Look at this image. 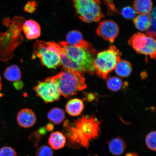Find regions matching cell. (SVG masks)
I'll use <instances>...</instances> for the list:
<instances>
[{"mask_svg": "<svg viewBox=\"0 0 156 156\" xmlns=\"http://www.w3.org/2000/svg\"><path fill=\"white\" fill-rule=\"evenodd\" d=\"M36 156H53V151L50 146L44 145L41 146L37 150Z\"/></svg>", "mask_w": 156, "mask_h": 156, "instance_id": "24", "label": "cell"}, {"mask_svg": "<svg viewBox=\"0 0 156 156\" xmlns=\"http://www.w3.org/2000/svg\"><path fill=\"white\" fill-rule=\"evenodd\" d=\"M156 132L152 131L147 134L146 138V144L147 147L152 151H156Z\"/></svg>", "mask_w": 156, "mask_h": 156, "instance_id": "22", "label": "cell"}, {"mask_svg": "<svg viewBox=\"0 0 156 156\" xmlns=\"http://www.w3.org/2000/svg\"><path fill=\"white\" fill-rule=\"evenodd\" d=\"M100 122L94 116H83L69 127L68 137L73 143L87 147L98 136Z\"/></svg>", "mask_w": 156, "mask_h": 156, "instance_id": "2", "label": "cell"}, {"mask_svg": "<svg viewBox=\"0 0 156 156\" xmlns=\"http://www.w3.org/2000/svg\"><path fill=\"white\" fill-rule=\"evenodd\" d=\"M107 86L108 88L113 91H117L122 87V80L118 77H110L107 80Z\"/></svg>", "mask_w": 156, "mask_h": 156, "instance_id": "21", "label": "cell"}, {"mask_svg": "<svg viewBox=\"0 0 156 156\" xmlns=\"http://www.w3.org/2000/svg\"><path fill=\"white\" fill-rule=\"evenodd\" d=\"M2 90V83H1V76H0V91Z\"/></svg>", "mask_w": 156, "mask_h": 156, "instance_id": "30", "label": "cell"}, {"mask_svg": "<svg viewBox=\"0 0 156 156\" xmlns=\"http://www.w3.org/2000/svg\"><path fill=\"white\" fill-rule=\"evenodd\" d=\"M84 105L81 99L75 98L72 99L67 103L66 106V111L70 116H77L80 115L84 109Z\"/></svg>", "mask_w": 156, "mask_h": 156, "instance_id": "14", "label": "cell"}, {"mask_svg": "<svg viewBox=\"0 0 156 156\" xmlns=\"http://www.w3.org/2000/svg\"><path fill=\"white\" fill-rule=\"evenodd\" d=\"M115 69L117 75L122 77H128L132 71L131 64L125 60H120L116 64Z\"/></svg>", "mask_w": 156, "mask_h": 156, "instance_id": "20", "label": "cell"}, {"mask_svg": "<svg viewBox=\"0 0 156 156\" xmlns=\"http://www.w3.org/2000/svg\"><path fill=\"white\" fill-rule=\"evenodd\" d=\"M109 149L113 155H120L125 151L126 144L122 138L119 137L114 138L109 142Z\"/></svg>", "mask_w": 156, "mask_h": 156, "instance_id": "16", "label": "cell"}, {"mask_svg": "<svg viewBox=\"0 0 156 156\" xmlns=\"http://www.w3.org/2000/svg\"><path fill=\"white\" fill-rule=\"evenodd\" d=\"M52 124H48L46 126V130H49V131H51V130H53L54 126Z\"/></svg>", "mask_w": 156, "mask_h": 156, "instance_id": "28", "label": "cell"}, {"mask_svg": "<svg viewBox=\"0 0 156 156\" xmlns=\"http://www.w3.org/2000/svg\"><path fill=\"white\" fill-rule=\"evenodd\" d=\"M37 118L34 112L29 108H24L17 114V121L21 127L28 128L34 125L36 122Z\"/></svg>", "mask_w": 156, "mask_h": 156, "instance_id": "11", "label": "cell"}, {"mask_svg": "<svg viewBox=\"0 0 156 156\" xmlns=\"http://www.w3.org/2000/svg\"><path fill=\"white\" fill-rule=\"evenodd\" d=\"M66 143V136L61 132L52 133L48 139V144L52 150H58L64 147Z\"/></svg>", "mask_w": 156, "mask_h": 156, "instance_id": "13", "label": "cell"}, {"mask_svg": "<svg viewBox=\"0 0 156 156\" xmlns=\"http://www.w3.org/2000/svg\"><path fill=\"white\" fill-rule=\"evenodd\" d=\"M73 2L77 14L83 22H98L104 17L99 0H74Z\"/></svg>", "mask_w": 156, "mask_h": 156, "instance_id": "6", "label": "cell"}, {"mask_svg": "<svg viewBox=\"0 0 156 156\" xmlns=\"http://www.w3.org/2000/svg\"><path fill=\"white\" fill-rule=\"evenodd\" d=\"M34 3L29 2L27 4L25 7V10L28 12L32 13L34 12L35 9Z\"/></svg>", "mask_w": 156, "mask_h": 156, "instance_id": "26", "label": "cell"}, {"mask_svg": "<svg viewBox=\"0 0 156 156\" xmlns=\"http://www.w3.org/2000/svg\"><path fill=\"white\" fill-rule=\"evenodd\" d=\"M155 32H148L146 34L138 32L130 38L128 44L138 53L155 59Z\"/></svg>", "mask_w": 156, "mask_h": 156, "instance_id": "7", "label": "cell"}, {"mask_svg": "<svg viewBox=\"0 0 156 156\" xmlns=\"http://www.w3.org/2000/svg\"><path fill=\"white\" fill-rule=\"evenodd\" d=\"M23 31L27 38L29 40H34L39 37L41 35L40 25L36 21L32 20H27L23 24Z\"/></svg>", "mask_w": 156, "mask_h": 156, "instance_id": "12", "label": "cell"}, {"mask_svg": "<svg viewBox=\"0 0 156 156\" xmlns=\"http://www.w3.org/2000/svg\"><path fill=\"white\" fill-rule=\"evenodd\" d=\"M58 44L61 48L60 63L63 68L82 74L95 73L94 55L95 52L83 47L69 45L66 42Z\"/></svg>", "mask_w": 156, "mask_h": 156, "instance_id": "1", "label": "cell"}, {"mask_svg": "<svg viewBox=\"0 0 156 156\" xmlns=\"http://www.w3.org/2000/svg\"><path fill=\"white\" fill-rule=\"evenodd\" d=\"M119 32L118 24L111 20L103 21L99 23L96 29L98 36L111 43L114 41Z\"/></svg>", "mask_w": 156, "mask_h": 156, "instance_id": "9", "label": "cell"}, {"mask_svg": "<svg viewBox=\"0 0 156 156\" xmlns=\"http://www.w3.org/2000/svg\"><path fill=\"white\" fill-rule=\"evenodd\" d=\"M13 85L16 89L19 90L21 89L23 87V83L22 82L19 80L14 82Z\"/></svg>", "mask_w": 156, "mask_h": 156, "instance_id": "27", "label": "cell"}, {"mask_svg": "<svg viewBox=\"0 0 156 156\" xmlns=\"http://www.w3.org/2000/svg\"><path fill=\"white\" fill-rule=\"evenodd\" d=\"M152 16L151 14H139L134 19V24L136 29L141 32L149 29L152 25Z\"/></svg>", "mask_w": 156, "mask_h": 156, "instance_id": "15", "label": "cell"}, {"mask_svg": "<svg viewBox=\"0 0 156 156\" xmlns=\"http://www.w3.org/2000/svg\"><path fill=\"white\" fill-rule=\"evenodd\" d=\"M135 10L131 7L126 6L123 8L122 10V16L126 19H134L137 16Z\"/></svg>", "mask_w": 156, "mask_h": 156, "instance_id": "23", "label": "cell"}, {"mask_svg": "<svg viewBox=\"0 0 156 156\" xmlns=\"http://www.w3.org/2000/svg\"><path fill=\"white\" fill-rule=\"evenodd\" d=\"M51 77L57 84L60 94L67 98L87 88L82 73L73 70L63 68L61 72Z\"/></svg>", "mask_w": 156, "mask_h": 156, "instance_id": "3", "label": "cell"}, {"mask_svg": "<svg viewBox=\"0 0 156 156\" xmlns=\"http://www.w3.org/2000/svg\"><path fill=\"white\" fill-rule=\"evenodd\" d=\"M122 54L116 46H111L107 50L99 52L95 58V73L99 77L106 79L121 60Z\"/></svg>", "mask_w": 156, "mask_h": 156, "instance_id": "5", "label": "cell"}, {"mask_svg": "<svg viewBox=\"0 0 156 156\" xmlns=\"http://www.w3.org/2000/svg\"><path fill=\"white\" fill-rule=\"evenodd\" d=\"M66 42L69 45L83 47L93 52H96L91 44L84 40L82 34L78 30H72L68 33L66 36Z\"/></svg>", "mask_w": 156, "mask_h": 156, "instance_id": "10", "label": "cell"}, {"mask_svg": "<svg viewBox=\"0 0 156 156\" xmlns=\"http://www.w3.org/2000/svg\"><path fill=\"white\" fill-rule=\"evenodd\" d=\"M65 113L63 109L55 107L49 111L48 118L52 124H59L64 121L65 119Z\"/></svg>", "mask_w": 156, "mask_h": 156, "instance_id": "18", "label": "cell"}, {"mask_svg": "<svg viewBox=\"0 0 156 156\" xmlns=\"http://www.w3.org/2000/svg\"><path fill=\"white\" fill-rule=\"evenodd\" d=\"M126 156H136V154H128Z\"/></svg>", "mask_w": 156, "mask_h": 156, "instance_id": "29", "label": "cell"}, {"mask_svg": "<svg viewBox=\"0 0 156 156\" xmlns=\"http://www.w3.org/2000/svg\"><path fill=\"white\" fill-rule=\"evenodd\" d=\"M61 48L53 42L38 41L35 43L32 58L38 57L43 65L49 69H56L61 65Z\"/></svg>", "mask_w": 156, "mask_h": 156, "instance_id": "4", "label": "cell"}, {"mask_svg": "<svg viewBox=\"0 0 156 156\" xmlns=\"http://www.w3.org/2000/svg\"><path fill=\"white\" fill-rule=\"evenodd\" d=\"M4 75L5 79L8 80L12 82H15L20 80L21 73L18 66L12 65L6 68Z\"/></svg>", "mask_w": 156, "mask_h": 156, "instance_id": "19", "label": "cell"}, {"mask_svg": "<svg viewBox=\"0 0 156 156\" xmlns=\"http://www.w3.org/2000/svg\"><path fill=\"white\" fill-rule=\"evenodd\" d=\"M133 5L137 14H149L152 10L153 2L151 0H135Z\"/></svg>", "mask_w": 156, "mask_h": 156, "instance_id": "17", "label": "cell"}, {"mask_svg": "<svg viewBox=\"0 0 156 156\" xmlns=\"http://www.w3.org/2000/svg\"><path fill=\"white\" fill-rule=\"evenodd\" d=\"M0 156H17V154L12 147L5 146L0 149Z\"/></svg>", "mask_w": 156, "mask_h": 156, "instance_id": "25", "label": "cell"}, {"mask_svg": "<svg viewBox=\"0 0 156 156\" xmlns=\"http://www.w3.org/2000/svg\"><path fill=\"white\" fill-rule=\"evenodd\" d=\"M34 90L37 95L47 103L58 101L61 95L58 86L52 77L46 78L44 81H38Z\"/></svg>", "mask_w": 156, "mask_h": 156, "instance_id": "8", "label": "cell"}]
</instances>
